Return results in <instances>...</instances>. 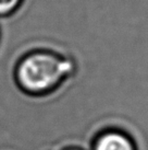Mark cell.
<instances>
[{
    "mask_svg": "<svg viewBox=\"0 0 148 150\" xmlns=\"http://www.w3.org/2000/svg\"><path fill=\"white\" fill-rule=\"evenodd\" d=\"M75 71L72 59L54 50H36L17 63L14 80L21 91L29 96H49Z\"/></svg>",
    "mask_w": 148,
    "mask_h": 150,
    "instance_id": "obj_1",
    "label": "cell"
},
{
    "mask_svg": "<svg viewBox=\"0 0 148 150\" xmlns=\"http://www.w3.org/2000/svg\"><path fill=\"white\" fill-rule=\"evenodd\" d=\"M91 150H140V148L128 132L119 127H107L94 136Z\"/></svg>",
    "mask_w": 148,
    "mask_h": 150,
    "instance_id": "obj_2",
    "label": "cell"
},
{
    "mask_svg": "<svg viewBox=\"0 0 148 150\" xmlns=\"http://www.w3.org/2000/svg\"><path fill=\"white\" fill-rule=\"evenodd\" d=\"M23 0H0V17L11 16L21 7Z\"/></svg>",
    "mask_w": 148,
    "mask_h": 150,
    "instance_id": "obj_3",
    "label": "cell"
},
{
    "mask_svg": "<svg viewBox=\"0 0 148 150\" xmlns=\"http://www.w3.org/2000/svg\"><path fill=\"white\" fill-rule=\"evenodd\" d=\"M61 150H85V149H84V148H81V147L70 146V147H66V148H62Z\"/></svg>",
    "mask_w": 148,
    "mask_h": 150,
    "instance_id": "obj_4",
    "label": "cell"
}]
</instances>
